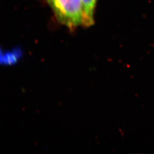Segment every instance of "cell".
<instances>
[{
  "label": "cell",
  "mask_w": 154,
  "mask_h": 154,
  "mask_svg": "<svg viewBox=\"0 0 154 154\" xmlns=\"http://www.w3.org/2000/svg\"><path fill=\"white\" fill-rule=\"evenodd\" d=\"M60 23L70 30L83 24L82 0H45Z\"/></svg>",
  "instance_id": "obj_1"
},
{
  "label": "cell",
  "mask_w": 154,
  "mask_h": 154,
  "mask_svg": "<svg viewBox=\"0 0 154 154\" xmlns=\"http://www.w3.org/2000/svg\"><path fill=\"white\" fill-rule=\"evenodd\" d=\"M97 0H82L83 9V25L89 27L94 24V13Z\"/></svg>",
  "instance_id": "obj_2"
},
{
  "label": "cell",
  "mask_w": 154,
  "mask_h": 154,
  "mask_svg": "<svg viewBox=\"0 0 154 154\" xmlns=\"http://www.w3.org/2000/svg\"><path fill=\"white\" fill-rule=\"evenodd\" d=\"M22 54L20 48H15L12 51H7L4 54H2L1 62L7 65L14 64L20 58Z\"/></svg>",
  "instance_id": "obj_3"
}]
</instances>
